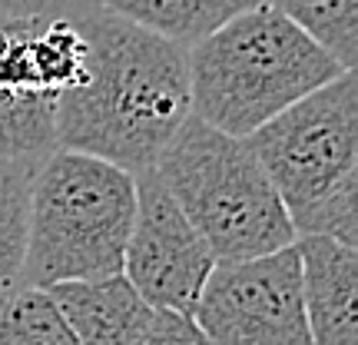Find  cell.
Instances as JSON below:
<instances>
[{
  "mask_svg": "<svg viewBox=\"0 0 358 345\" xmlns=\"http://www.w3.org/2000/svg\"><path fill=\"white\" fill-rule=\"evenodd\" d=\"M87 34L83 80L60 100L57 150H73L140 176L192 116L189 50L73 0Z\"/></svg>",
  "mask_w": 358,
  "mask_h": 345,
  "instance_id": "obj_1",
  "label": "cell"
},
{
  "mask_svg": "<svg viewBox=\"0 0 358 345\" xmlns=\"http://www.w3.org/2000/svg\"><path fill=\"white\" fill-rule=\"evenodd\" d=\"M345 73L272 3L232 17L189 47L192 116L245 140L285 106Z\"/></svg>",
  "mask_w": 358,
  "mask_h": 345,
  "instance_id": "obj_2",
  "label": "cell"
},
{
  "mask_svg": "<svg viewBox=\"0 0 358 345\" xmlns=\"http://www.w3.org/2000/svg\"><path fill=\"white\" fill-rule=\"evenodd\" d=\"M299 236L358 243V83L345 70L245 136Z\"/></svg>",
  "mask_w": 358,
  "mask_h": 345,
  "instance_id": "obj_3",
  "label": "cell"
},
{
  "mask_svg": "<svg viewBox=\"0 0 358 345\" xmlns=\"http://www.w3.org/2000/svg\"><path fill=\"white\" fill-rule=\"evenodd\" d=\"M136 213V176L106 160L53 150L30 186L24 289L123 276V249ZM17 286V289H20Z\"/></svg>",
  "mask_w": 358,
  "mask_h": 345,
  "instance_id": "obj_4",
  "label": "cell"
},
{
  "mask_svg": "<svg viewBox=\"0 0 358 345\" xmlns=\"http://www.w3.org/2000/svg\"><path fill=\"white\" fill-rule=\"evenodd\" d=\"M153 173L216 262L268 256L295 243L279 192L245 140L189 116L156 160Z\"/></svg>",
  "mask_w": 358,
  "mask_h": 345,
  "instance_id": "obj_5",
  "label": "cell"
},
{
  "mask_svg": "<svg viewBox=\"0 0 358 345\" xmlns=\"http://www.w3.org/2000/svg\"><path fill=\"white\" fill-rule=\"evenodd\" d=\"M87 34L73 13L0 20V160L57 150V110L83 80Z\"/></svg>",
  "mask_w": 358,
  "mask_h": 345,
  "instance_id": "obj_6",
  "label": "cell"
},
{
  "mask_svg": "<svg viewBox=\"0 0 358 345\" xmlns=\"http://www.w3.org/2000/svg\"><path fill=\"white\" fill-rule=\"evenodd\" d=\"M192 319L213 345H312L295 246L216 262Z\"/></svg>",
  "mask_w": 358,
  "mask_h": 345,
  "instance_id": "obj_7",
  "label": "cell"
},
{
  "mask_svg": "<svg viewBox=\"0 0 358 345\" xmlns=\"http://www.w3.org/2000/svg\"><path fill=\"white\" fill-rule=\"evenodd\" d=\"M216 256L182 216L153 169L136 176V213L123 249V276L150 309L192 316Z\"/></svg>",
  "mask_w": 358,
  "mask_h": 345,
  "instance_id": "obj_8",
  "label": "cell"
},
{
  "mask_svg": "<svg viewBox=\"0 0 358 345\" xmlns=\"http://www.w3.org/2000/svg\"><path fill=\"white\" fill-rule=\"evenodd\" d=\"M302 306L312 345H358V253L329 236H299Z\"/></svg>",
  "mask_w": 358,
  "mask_h": 345,
  "instance_id": "obj_9",
  "label": "cell"
},
{
  "mask_svg": "<svg viewBox=\"0 0 358 345\" xmlns=\"http://www.w3.org/2000/svg\"><path fill=\"white\" fill-rule=\"evenodd\" d=\"M47 293L80 345H143L156 312L129 286L127 276L60 282Z\"/></svg>",
  "mask_w": 358,
  "mask_h": 345,
  "instance_id": "obj_10",
  "label": "cell"
},
{
  "mask_svg": "<svg viewBox=\"0 0 358 345\" xmlns=\"http://www.w3.org/2000/svg\"><path fill=\"white\" fill-rule=\"evenodd\" d=\"M93 3L153 37L189 50L226 20L268 0H93Z\"/></svg>",
  "mask_w": 358,
  "mask_h": 345,
  "instance_id": "obj_11",
  "label": "cell"
},
{
  "mask_svg": "<svg viewBox=\"0 0 358 345\" xmlns=\"http://www.w3.org/2000/svg\"><path fill=\"white\" fill-rule=\"evenodd\" d=\"M37 163L40 160H0V299L20 286Z\"/></svg>",
  "mask_w": 358,
  "mask_h": 345,
  "instance_id": "obj_12",
  "label": "cell"
},
{
  "mask_svg": "<svg viewBox=\"0 0 358 345\" xmlns=\"http://www.w3.org/2000/svg\"><path fill=\"white\" fill-rule=\"evenodd\" d=\"M292 20L308 40H315L342 70L358 60V0H268Z\"/></svg>",
  "mask_w": 358,
  "mask_h": 345,
  "instance_id": "obj_13",
  "label": "cell"
},
{
  "mask_svg": "<svg viewBox=\"0 0 358 345\" xmlns=\"http://www.w3.org/2000/svg\"><path fill=\"white\" fill-rule=\"evenodd\" d=\"M0 345H80L47 289H13L0 299Z\"/></svg>",
  "mask_w": 358,
  "mask_h": 345,
  "instance_id": "obj_14",
  "label": "cell"
},
{
  "mask_svg": "<svg viewBox=\"0 0 358 345\" xmlns=\"http://www.w3.org/2000/svg\"><path fill=\"white\" fill-rule=\"evenodd\" d=\"M143 345H213V342L206 339V332L196 325L192 316H186V312H169V309H156Z\"/></svg>",
  "mask_w": 358,
  "mask_h": 345,
  "instance_id": "obj_15",
  "label": "cell"
},
{
  "mask_svg": "<svg viewBox=\"0 0 358 345\" xmlns=\"http://www.w3.org/2000/svg\"><path fill=\"white\" fill-rule=\"evenodd\" d=\"M73 0H0V20H24V17H60Z\"/></svg>",
  "mask_w": 358,
  "mask_h": 345,
  "instance_id": "obj_16",
  "label": "cell"
}]
</instances>
